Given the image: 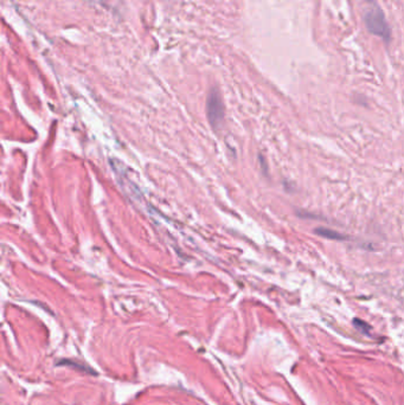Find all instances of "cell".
Here are the masks:
<instances>
[{
    "label": "cell",
    "mask_w": 404,
    "mask_h": 405,
    "mask_svg": "<svg viewBox=\"0 0 404 405\" xmlns=\"http://www.w3.org/2000/svg\"><path fill=\"white\" fill-rule=\"evenodd\" d=\"M363 19L367 31L372 35L378 36L383 41L389 42L391 37L389 25L385 21V16L379 5L373 0H366L363 8Z\"/></svg>",
    "instance_id": "6da1fadb"
},
{
    "label": "cell",
    "mask_w": 404,
    "mask_h": 405,
    "mask_svg": "<svg viewBox=\"0 0 404 405\" xmlns=\"http://www.w3.org/2000/svg\"><path fill=\"white\" fill-rule=\"evenodd\" d=\"M316 234L321 236V237L329 238V240L343 241V240H345V238H346L345 236L340 235L339 232H337L334 230H331V229H327V228H318V229H316Z\"/></svg>",
    "instance_id": "3957f363"
},
{
    "label": "cell",
    "mask_w": 404,
    "mask_h": 405,
    "mask_svg": "<svg viewBox=\"0 0 404 405\" xmlns=\"http://www.w3.org/2000/svg\"><path fill=\"white\" fill-rule=\"evenodd\" d=\"M207 111L209 121H210L211 126L217 129L221 126L224 118L223 102H222L221 95L220 92L217 91V89H213V90L210 91V94H209Z\"/></svg>",
    "instance_id": "7a4b0ae2"
}]
</instances>
